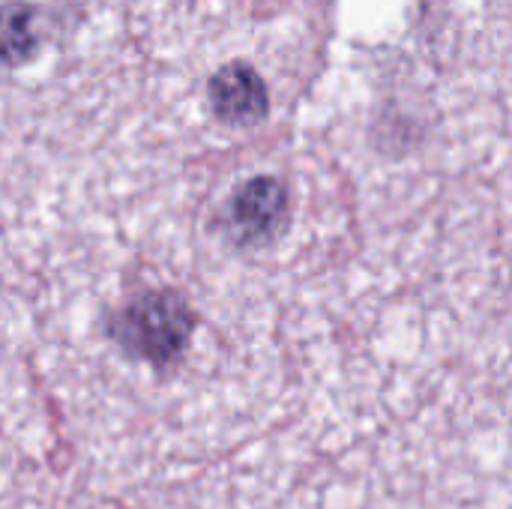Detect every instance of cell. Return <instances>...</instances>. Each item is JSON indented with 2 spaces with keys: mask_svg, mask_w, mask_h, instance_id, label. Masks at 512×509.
<instances>
[{
  "mask_svg": "<svg viewBox=\"0 0 512 509\" xmlns=\"http://www.w3.org/2000/svg\"><path fill=\"white\" fill-rule=\"evenodd\" d=\"M198 315L189 300L171 288L141 291L126 300L105 324L111 342L129 357L156 369H171L186 354Z\"/></svg>",
  "mask_w": 512,
  "mask_h": 509,
  "instance_id": "cell-1",
  "label": "cell"
},
{
  "mask_svg": "<svg viewBox=\"0 0 512 509\" xmlns=\"http://www.w3.org/2000/svg\"><path fill=\"white\" fill-rule=\"evenodd\" d=\"M291 225L288 186L270 174L237 183L219 210V231L237 249H264Z\"/></svg>",
  "mask_w": 512,
  "mask_h": 509,
  "instance_id": "cell-2",
  "label": "cell"
},
{
  "mask_svg": "<svg viewBox=\"0 0 512 509\" xmlns=\"http://www.w3.org/2000/svg\"><path fill=\"white\" fill-rule=\"evenodd\" d=\"M207 99L213 117L234 129H249L267 120L270 114V90L261 72L243 60H234L213 72L207 84Z\"/></svg>",
  "mask_w": 512,
  "mask_h": 509,
  "instance_id": "cell-3",
  "label": "cell"
},
{
  "mask_svg": "<svg viewBox=\"0 0 512 509\" xmlns=\"http://www.w3.org/2000/svg\"><path fill=\"white\" fill-rule=\"evenodd\" d=\"M36 51V6L24 0L0 3V66H24Z\"/></svg>",
  "mask_w": 512,
  "mask_h": 509,
  "instance_id": "cell-4",
  "label": "cell"
}]
</instances>
